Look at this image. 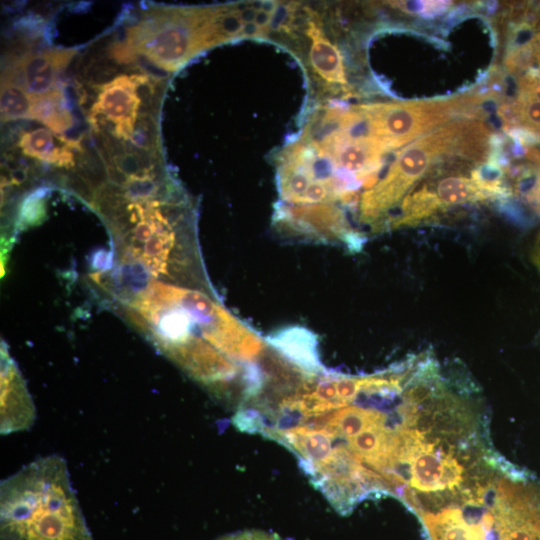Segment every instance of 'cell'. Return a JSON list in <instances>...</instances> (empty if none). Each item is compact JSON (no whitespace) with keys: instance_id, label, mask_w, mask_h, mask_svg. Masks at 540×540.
I'll list each match as a JSON object with an SVG mask.
<instances>
[{"instance_id":"cell-12","label":"cell","mask_w":540,"mask_h":540,"mask_svg":"<svg viewBox=\"0 0 540 540\" xmlns=\"http://www.w3.org/2000/svg\"><path fill=\"white\" fill-rule=\"evenodd\" d=\"M1 118L2 122L28 119L31 98L21 85L2 75L1 80Z\"/></svg>"},{"instance_id":"cell-15","label":"cell","mask_w":540,"mask_h":540,"mask_svg":"<svg viewBox=\"0 0 540 540\" xmlns=\"http://www.w3.org/2000/svg\"><path fill=\"white\" fill-rule=\"evenodd\" d=\"M523 87L525 89V94L540 101V76L528 79L525 84H523Z\"/></svg>"},{"instance_id":"cell-9","label":"cell","mask_w":540,"mask_h":540,"mask_svg":"<svg viewBox=\"0 0 540 540\" xmlns=\"http://www.w3.org/2000/svg\"><path fill=\"white\" fill-rule=\"evenodd\" d=\"M17 145L27 157L42 164L68 169L76 164V152H83L80 140L67 139L42 127L22 133Z\"/></svg>"},{"instance_id":"cell-3","label":"cell","mask_w":540,"mask_h":540,"mask_svg":"<svg viewBox=\"0 0 540 540\" xmlns=\"http://www.w3.org/2000/svg\"><path fill=\"white\" fill-rule=\"evenodd\" d=\"M0 540H94L63 457H39L1 481Z\"/></svg>"},{"instance_id":"cell-8","label":"cell","mask_w":540,"mask_h":540,"mask_svg":"<svg viewBox=\"0 0 540 540\" xmlns=\"http://www.w3.org/2000/svg\"><path fill=\"white\" fill-rule=\"evenodd\" d=\"M35 407L25 382L9 356L4 343L1 346V433L9 434L29 429L35 420Z\"/></svg>"},{"instance_id":"cell-14","label":"cell","mask_w":540,"mask_h":540,"mask_svg":"<svg viewBox=\"0 0 540 540\" xmlns=\"http://www.w3.org/2000/svg\"><path fill=\"white\" fill-rule=\"evenodd\" d=\"M218 540H280L277 537L270 536L261 532H243L229 535Z\"/></svg>"},{"instance_id":"cell-5","label":"cell","mask_w":540,"mask_h":540,"mask_svg":"<svg viewBox=\"0 0 540 540\" xmlns=\"http://www.w3.org/2000/svg\"><path fill=\"white\" fill-rule=\"evenodd\" d=\"M489 130L478 119L462 118L401 149L379 181L359 200V221L373 228L394 209L435 164L449 156H482Z\"/></svg>"},{"instance_id":"cell-10","label":"cell","mask_w":540,"mask_h":540,"mask_svg":"<svg viewBox=\"0 0 540 540\" xmlns=\"http://www.w3.org/2000/svg\"><path fill=\"white\" fill-rule=\"evenodd\" d=\"M28 119L43 123L56 134L69 130L74 124V117L62 86L43 96L31 98Z\"/></svg>"},{"instance_id":"cell-2","label":"cell","mask_w":540,"mask_h":540,"mask_svg":"<svg viewBox=\"0 0 540 540\" xmlns=\"http://www.w3.org/2000/svg\"><path fill=\"white\" fill-rule=\"evenodd\" d=\"M96 209L108 220L123 261L138 265L154 277H178L202 271L196 250L194 213L179 189L147 200L104 195Z\"/></svg>"},{"instance_id":"cell-1","label":"cell","mask_w":540,"mask_h":540,"mask_svg":"<svg viewBox=\"0 0 540 540\" xmlns=\"http://www.w3.org/2000/svg\"><path fill=\"white\" fill-rule=\"evenodd\" d=\"M401 364L358 376L316 413L298 457L334 507L351 511L361 501L396 496L411 423L419 404Z\"/></svg>"},{"instance_id":"cell-6","label":"cell","mask_w":540,"mask_h":540,"mask_svg":"<svg viewBox=\"0 0 540 540\" xmlns=\"http://www.w3.org/2000/svg\"><path fill=\"white\" fill-rule=\"evenodd\" d=\"M479 95L442 100L375 102L355 105L365 132L389 151L471 114L482 102Z\"/></svg>"},{"instance_id":"cell-7","label":"cell","mask_w":540,"mask_h":540,"mask_svg":"<svg viewBox=\"0 0 540 540\" xmlns=\"http://www.w3.org/2000/svg\"><path fill=\"white\" fill-rule=\"evenodd\" d=\"M76 53L75 48L25 53L5 66L2 75L21 85L31 98L43 96L62 86L60 75Z\"/></svg>"},{"instance_id":"cell-13","label":"cell","mask_w":540,"mask_h":540,"mask_svg":"<svg viewBox=\"0 0 540 540\" xmlns=\"http://www.w3.org/2000/svg\"><path fill=\"white\" fill-rule=\"evenodd\" d=\"M518 108L521 120L528 127L540 131V101L525 94Z\"/></svg>"},{"instance_id":"cell-11","label":"cell","mask_w":540,"mask_h":540,"mask_svg":"<svg viewBox=\"0 0 540 540\" xmlns=\"http://www.w3.org/2000/svg\"><path fill=\"white\" fill-rule=\"evenodd\" d=\"M487 187L479 185L478 180L464 176H447L440 179L435 190L430 191L439 206L456 205L481 200L487 197Z\"/></svg>"},{"instance_id":"cell-4","label":"cell","mask_w":540,"mask_h":540,"mask_svg":"<svg viewBox=\"0 0 540 540\" xmlns=\"http://www.w3.org/2000/svg\"><path fill=\"white\" fill-rule=\"evenodd\" d=\"M127 27L125 39L110 48L122 63L145 59L175 72L198 54L241 39L243 20L233 3L210 6H154Z\"/></svg>"}]
</instances>
